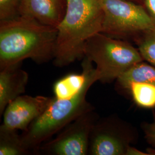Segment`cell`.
I'll list each match as a JSON object with an SVG mask.
<instances>
[{
  "label": "cell",
  "instance_id": "cell-7",
  "mask_svg": "<svg viewBox=\"0 0 155 155\" xmlns=\"http://www.w3.org/2000/svg\"><path fill=\"white\" fill-rule=\"evenodd\" d=\"M98 119L94 108L84 113L64 127L55 139L42 144L38 153L52 155H89L90 133Z\"/></svg>",
  "mask_w": 155,
  "mask_h": 155
},
{
  "label": "cell",
  "instance_id": "cell-10",
  "mask_svg": "<svg viewBox=\"0 0 155 155\" xmlns=\"http://www.w3.org/2000/svg\"><path fill=\"white\" fill-rule=\"evenodd\" d=\"M18 63L0 70V115L2 116L7 105L26 90L28 73L21 68Z\"/></svg>",
  "mask_w": 155,
  "mask_h": 155
},
{
  "label": "cell",
  "instance_id": "cell-9",
  "mask_svg": "<svg viewBox=\"0 0 155 155\" xmlns=\"http://www.w3.org/2000/svg\"><path fill=\"white\" fill-rule=\"evenodd\" d=\"M81 74H70L58 80L53 86L54 97L56 99H70L79 94L89 82L99 81L100 78L93 61L84 56Z\"/></svg>",
  "mask_w": 155,
  "mask_h": 155
},
{
  "label": "cell",
  "instance_id": "cell-1",
  "mask_svg": "<svg viewBox=\"0 0 155 155\" xmlns=\"http://www.w3.org/2000/svg\"><path fill=\"white\" fill-rule=\"evenodd\" d=\"M57 28L20 16L0 24V70L27 59L42 64L54 59Z\"/></svg>",
  "mask_w": 155,
  "mask_h": 155
},
{
  "label": "cell",
  "instance_id": "cell-8",
  "mask_svg": "<svg viewBox=\"0 0 155 155\" xmlns=\"http://www.w3.org/2000/svg\"><path fill=\"white\" fill-rule=\"evenodd\" d=\"M53 97L38 95H20L13 100L3 113L1 127L6 129L26 130L30 124L47 109Z\"/></svg>",
  "mask_w": 155,
  "mask_h": 155
},
{
  "label": "cell",
  "instance_id": "cell-13",
  "mask_svg": "<svg viewBox=\"0 0 155 155\" xmlns=\"http://www.w3.org/2000/svg\"><path fill=\"white\" fill-rule=\"evenodd\" d=\"M17 130L0 127V155H27L32 153L25 147Z\"/></svg>",
  "mask_w": 155,
  "mask_h": 155
},
{
  "label": "cell",
  "instance_id": "cell-12",
  "mask_svg": "<svg viewBox=\"0 0 155 155\" xmlns=\"http://www.w3.org/2000/svg\"><path fill=\"white\" fill-rule=\"evenodd\" d=\"M144 61L132 67L117 79L119 86L127 90L133 83H144L155 86V66Z\"/></svg>",
  "mask_w": 155,
  "mask_h": 155
},
{
  "label": "cell",
  "instance_id": "cell-16",
  "mask_svg": "<svg viewBox=\"0 0 155 155\" xmlns=\"http://www.w3.org/2000/svg\"><path fill=\"white\" fill-rule=\"evenodd\" d=\"M21 0H0V21H6L20 16Z\"/></svg>",
  "mask_w": 155,
  "mask_h": 155
},
{
  "label": "cell",
  "instance_id": "cell-18",
  "mask_svg": "<svg viewBox=\"0 0 155 155\" xmlns=\"http://www.w3.org/2000/svg\"><path fill=\"white\" fill-rule=\"evenodd\" d=\"M143 5L155 25V0H144Z\"/></svg>",
  "mask_w": 155,
  "mask_h": 155
},
{
  "label": "cell",
  "instance_id": "cell-2",
  "mask_svg": "<svg viewBox=\"0 0 155 155\" xmlns=\"http://www.w3.org/2000/svg\"><path fill=\"white\" fill-rule=\"evenodd\" d=\"M65 13L56 27L54 63L68 66L84 57L86 42L102 32L103 12L99 0H66Z\"/></svg>",
  "mask_w": 155,
  "mask_h": 155
},
{
  "label": "cell",
  "instance_id": "cell-14",
  "mask_svg": "<svg viewBox=\"0 0 155 155\" xmlns=\"http://www.w3.org/2000/svg\"><path fill=\"white\" fill-rule=\"evenodd\" d=\"M128 91L130 93L134 102L144 108L155 107V86L147 83H132Z\"/></svg>",
  "mask_w": 155,
  "mask_h": 155
},
{
  "label": "cell",
  "instance_id": "cell-15",
  "mask_svg": "<svg viewBox=\"0 0 155 155\" xmlns=\"http://www.w3.org/2000/svg\"><path fill=\"white\" fill-rule=\"evenodd\" d=\"M133 41L144 61L155 66V27L142 32Z\"/></svg>",
  "mask_w": 155,
  "mask_h": 155
},
{
  "label": "cell",
  "instance_id": "cell-21",
  "mask_svg": "<svg viewBox=\"0 0 155 155\" xmlns=\"http://www.w3.org/2000/svg\"><path fill=\"white\" fill-rule=\"evenodd\" d=\"M130 1L139 4H141V5H143V2H144V0H130Z\"/></svg>",
  "mask_w": 155,
  "mask_h": 155
},
{
  "label": "cell",
  "instance_id": "cell-3",
  "mask_svg": "<svg viewBox=\"0 0 155 155\" xmlns=\"http://www.w3.org/2000/svg\"><path fill=\"white\" fill-rule=\"evenodd\" d=\"M95 82H89L79 94L71 98L59 100L54 97L45 111L22 132V142L32 153H38L45 141L84 113L94 109L86 99V95Z\"/></svg>",
  "mask_w": 155,
  "mask_h": 155
},
{
  "label": "cell",
  "instance_id": "cell-20",
  "mask_svg": "<svg viewBox=\"0 0 155 155\" xmlns=\"http://www.w3.org/2000/svg\"><path fill=\"white\" fill-rule=\"evenodd\" d=\"M147 152L149 155H155V149L152 148H148L147 149Z\"/></svg>",
  "mask_w": 155,
  "mask_h": 155
},
{
  "label": "cell",
  "instance_id": "cell-6",
  "mask_svg": "<svg viewBox=\"0 0 155 155\" xmlns=\"http://www.w3.org/2000/svg\"><path fill=\"white\" fill-rule=\"evenodd\" d=\"M137 139V130L119 117L98 119L90 133L89 155H126L128 147Z\"/></svg>",
  "mask_w": 155,
  "mask_h": 155
},
{
  "label": "cell",
  "instance_id": "cell-4",
  "mask_svg": "<svg viewBox=\"0 0 155 155\" xmlns=\"http://www.w3.org/2000/svg\"><path fill=\"white\" fill-rule=\"evenodd\" d=\"M84 56L96 64L99 81L111 83L139 62L144 61L137 47L127 41L96 33L86 42Z\"/></svg>",
  "mask_w": 155,
  "mask_h": 155
},
{
  "label": "cell",
  "instance_id": "cell-5",
  "mask_svg": "<svg viewBox=\"0 0 155 155\" xmlns=\"http://www.w3.org/2000/svg\"><path fill=\"white\" fill-rule=\"evenodd\" d=\"M103 12L102 33L118 39H134L155 27L144 6L130 0H99Z\"/></svg>",
  "mask_w": 155,
  "mask_h": 155
},
{
  "label": "cell",
  "instance_id": "cell-17",
  "mask_svg": "<svg viewBox=\"0 0 155 155\" xmlns=\"http://www.w3.org/2000/svg\"><path fill=\"white\" fill-rule=\"evenodd\" d=\"M143 129L146 141L151 148L155 149V121L151 123H145Z\"/></svg>",
  "mask_w": 155,
  "mask_h": 155
},
{
  "label": "cell",
  "instance_id": "cell-19",
  "mask_svg": "<svg viewBox=\"0 0 155 155\" xmlns=\"http://www.w3.org/2000/svg\"><path fill=\"white\" fill-rule=\"evenodd\" d=\"M126 155H149L148 153L146 152H142L141 150L134 148L132 147V145H130L128 148H127V153H126Z\"/></svg>",
  "mask_w": 155,
  "mask_h": 155
},
{
  "label": "cell",
  "instance_id": "cell-11",
  "mask_svg": "<svg viewBox=\"0 0 155 155\" xmlns=\"http://www.w3.org/2000/svg\"><path fill=\"white\" fill-rule=\"evenodd\" d=\"M61 0H21L20 16L56 28L63 15Z\"/></svg>",
  "mask_w": 155,
  "mask_h": 155
}]
</instances>
